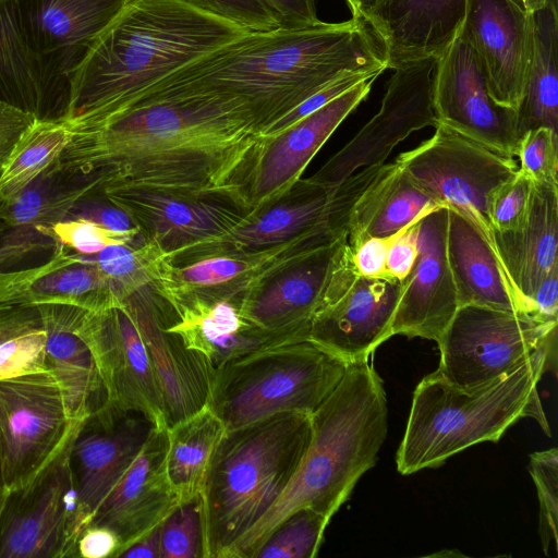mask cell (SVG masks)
<instances>
[{
    "label": "cell",
    "mask_w": 558,
    "mask_h": 558,
    "mask_svg": "<svg viewBox=\"0 0 558 558\" xmlns=\"http://www.w3.org/2000/svg\"><path fill=\"white\" fill-rule=\"evenodd\" d=\"M263 132L240 99L143 90L75 133L46 174L89 177L101 194L144 190L220 199L246 211L244 189L264 148Z\"/></svg>",
    "instance_id": "obj_1"
},
{
    "label": "cell",
    "mask_w": 558,
    "mask_h": 558,
    "mask_svg": "<svg viewBox=\"0 0 558 558\" xmlns=\"http://www.w3.org/2000/svg\"><path fill=\"white\" fill-rule=\"evenodd\" d=\"M386 69L371 27L352 17L250 32L150 86L240 99L263 123L265 135L280 118L336 80Z\"/></svg>",
    "instance_id": "obj_2"
},
{
    "label": "cell",
    "mask_w": 558,
    "mask_h": 558,
    "mask_svg": "<svg viewBox=\"0 0 558 558\" xmlns=\"http://www.w3.org/2000/svg\"><path fill=\"white\" fill-rule=\"evenodd\" d=\"M250 32L184 0H131L72 70L57 120L73 136L132 95Z\"/></svg>",
    "instance_id": "obj_3"
},
{
    "label": "cell",
    "mask_w": 558,
    "mask_h": 558,
    "mask_svg": "<svg viewBox=\"0 0 558 558\" xmlns=\"http://www.w3.org/2000/svg\"><path fill=\"white\" fill-rule=\"evenodd\" d=\"M387 418L383 380L371 355L349 363L338 386L311 414V440L289 485L227 558H252L266 536L298 509L310 508L330 520L375 465Z\"/></svg>",
    "instance_id": "obj_4"
},
{
    "label": "cell",
    "mask_w": 558,
    "mask_h": 558,
    "mask_svg": "<svg viewBox=\"0 0 558 558\" xmlns=\"http://www.w3.org/2000/svg\"><path fill=\"white\" fill-rule=\"evenodd\" d=\"M554 340L511 373L474 387L451 384L436 371L416 386L397 469L409 475L438 468L451 456L483 441L497 442L520 418L532 417L550 437L537 384L555 366Z\"/></svg>",
    "instance_id": "obj_5"
},
{
    "label": "cell",
    "mask_w": 558,
    "mask_h": 558,
    "mask_svg": "<svg viewBox=\"0 0 558 558\" xmlns=\"http://www.w3.org/2000/svg\"><path fill=\"white\" fill-rule=\"evenodd\" d=\"M311 434V414L302 412H280L225 430L201 493L205 558H227L275 505L303 460Z\"/></svg>",
    "instance_id": "obj_6"
},
{
    "label": "cell",
    "mask_w": 558,
    "mask_h": 558,
    "mask_svg": "<svg viewBox=\"0 0 558 558\" xmlns=\"http://www.w3.org/2000/svg\"><path fill=\"white\" fill-rule=\"evenodd\" d=\"M348 363L311 340L252 351L210 372L207 404L226 429L280 412L312 414Z\"/></svg>",
    "instance_id": "obj_7"
},
{
    "label": "cell",
    "mask_w": 558,
    "mask_h": 558,
    "mask_svg": "<svg viewBox=\"0 0 558 558\" xmlns=\"http://www.w3.org/2000/svg\"><path fill=\"white\" fill-rule=\"evenodd\" d=\"M381 166L362 169L339 184L300 179L286 196L247 214L230 230L173 252L170 263L181 265L207 256L270 247L317 229L347 232L353 205Z\"/></svg>",
    "instance_id": "obj_8"
},
{
    "label": "cell",
    "mask_w": 558,
    "mask_h": 558,
    "mask_svg": "<svg viewBox=\"0 0 558 558\" xmlns=\"http://www.w3.org/2000/svg\"><path fill=\"white\" fill-rule=\"evenodd\" d=\"M558 319L481 305L459 306L438 340L436 372L469 388L502 377L557 340Z\"/></svg>",
    "instance_id": "obj_9"
},
{
    "label": "cell",
    "mask_w": 558,
    "mask_h": 558,
    "mask_svg": "<svg viewBox=\"0 0 558 558\" xmlns=\"http://www.w3.org/2000/svg\"><path fill=\"white\" fill-rule=\"evenodd\" d=\"M396 161L430 198L465 217L495 252L488 202L493 192L518 172L514 157L436 124L429 138L400 154Z\"/></svg>",
    "instance_id": "obj_10"
},
{
    "label": "cell",
    "mask_w": 558,
    "mask_h": 558,
    "mask_svg": "<svg viewBox=\"0 0 558 558\" xmlns=\"http://www.w3.org/2000/svg\"><path fill=\"white\" fill-rule=\"evenodd\" d=\"M80 429L31 480L11 490L0 520V558L77 557L81 532L71 449Z\"/></svg>",
    "instance_id": "obj_11"
},
{
    "label": "cell",
    "mask_w": 558,
    "mask_h": 558,
    "mask_svg": "<svg viewBox=\"0 0 558 558\" xmlns=\"http://www.w3.org/2000/svg\"><path fill=\"white\" fill-rule=\"evenodd\" d=\"M71 421L48 372L0 380L2 484L14 490L41 470L83 426Z\"/></svg>",
    "instance_id": "obj_12"
},
{
    "label": "cell",
    "mask_w": 558,
    "mask_h": 558,
    "mask_svg": "<svg viewBox=\"0 0 558 558\" xmlns=\"http://www.w3.org/2000/svg\"><path fill=\"white\" fill-rule=\"evenodd\" d=\"M438 58L396 66L372 119L311 178L339 184L353 173L385 163L392 149L416 132L437 124L433 90Z\"/></svg>",
    "instance_id": "obj_13"
},
{
    "label": "cell",
    "mask_w": 558,
    "mask_h": 558,
    "mask_svg": "<svg viewBox=\"0 0 558 558\" xmlns=\"http://www.w3.org/2000/svg\"><path fill=\"white\" fill-rule=\"evenodd\" d=\"M401 282L359 276L351 247L313 316L308 340L348 364L369 356L392 335Z\"/></svg>",
    "instance_id": "obj_14"
},
{
    "label": "cell",
    "mask_w": 558,
    "mask_h": 558,
    "mask_svg": "<svg viewBox=\"0 0 558 558\" xmlns=\"http://www.w3.org/2000/svg\"><path fill=\"white\" fill-rule=\"evenodd\" d=\"M343 233L317 229L270 247L207 256L181 265L168 262L150 290L167 304L190 296L238 304L274 275Z\"/></svg>",
    "instance_id": "obj_15"
},
{
    "label": "cell",
    "mask_w": 558,
    "mask_h": 558,
    "mask_svg": "<svg viewBox=\"0 0 558 558\" xmlns=\"http://www.w3.org/2000/svg\"><path fill=\"white\" fill-rule=\"evenodd\" d=\"M75 330L88 345L109 405L145 413L168 427L163 399L146 345L125 300L121 305L81 308Z\"/></svg>",
    "instance_id": "obj_16"
},
{
    "label": "cell",
    "mask_w": 558,
    "mask_h": 558,
    "mask_svg": "<svg viewBox=\"0 0 558 558\" xmlns=\"http://www.w3.org/2000/svg\"><path fill=\"white\" fill-rule=\"evenodd\" d=\"M433 101L437 124L515 157L520 140L517 111L495 101L478 54L459 35L438 58Z\"/></svg>",
    "instance_id": "obj_17"
},
{
    "label": "cell",
    "mask_w": 558,
    "mask_h": 558,
    "mask_svg": "<svg viewBox=\"0 0 558 558\" xmlns=\"http://www.w3.org/2000/svg\"><path fill=\"white\" fill-rule=\"evenodd\" d=\"M156 427L141 411L107 403L81 427L71 449L81 535Z\"/></svg>",
    "instance_id": "obj_18"
},
{
    "label": "cell",
    "mask_w": 558,
    "mask_h": 558,
    "mask_svg": "<svg viewBox=\"0 0 558 558\" xmlns=\"http://www.w3.org/2000/svg\"><path fill=\"white\" fill-rule=\"evenodd\" d=\"M377 77H368L280 133L265 136L262 154L247 178L248 214L286 196L342 121L367 97Z\"/></svg>",
    "instance_id": "obj_19"
},
{
    "label": "cell",
    "mask_w": 558,
    "mask_h": 558,
    "mask_svg": "<svg viewBox=\"0 0 558 558\" xmlns=\"http://www.w3.org/2000/svg\"><path fill=\"white\" fill-rule=\"evenodd\" d=\"M448 209L436 208L417 221V256L401 282L392 335L438 342L459 302L447 257Z\"/></svg>",
    "instance_id": "obj_20"
},
{
    "label": "cell",
    "mask_w": 558,
    "mask_h": 558,
    "mask_svg": "<svg viewBox=\"0 0 558 558\" xmlns=\"http://www.w3.org/2000/svg\"><path fill=\"white\" fill-rule=\"evenodd\" d=\"M459 36L478 54L495 101L517 111L532 52V14L510 0H466Z\"/></svg>",
    "instance_id": "obj_21"
},
{
    "label": "cell",
    "mask_w": 558,
    "mask_h": 558,
    "mask_svg": "<svg viewBox=\"0 0 558 558\" xmlns=\"http://www.w3.org/2000/svg\"><path fill=\"white\" fill-rule=\"evenodd\" d=\"M167 429H154L89 521L88 526H105L118 536L120 548L114 558L159 526L180 504L166 472Z\"/></svg>",
    "instance_id": "obj_22"
},
{
    "label": "cell",
    "mask_w": 558,
    "mask_h": 558,
    "mask_svg": "<svg viewBox=\"0 0 558 558\" xmlns=\"http://www.w3.org/2000/svg\"><path fill=\"white\" fill-rule=\"evenodd\" d=\"M349 250L347 233L318 246L238 302L243 318L264 329H298L311 323L332 276Z\"/></svg>",
    "instance_id": "obj_23"
},
{
    "label": "cell",
    "mask_w": 558,
    "mask_h": 558,
    "mask_svg": "<svg viewBox=\"0 0 558 558\" xmlns=\"http://www.w3.org/2000/svg\"><path fill=\"white\" fill-rule=\"evenodd\" d=\"M102 195L130 217L143 241L156 240L168 257L230 230L248 214L215 198H184L144 190L110 191Z\"/></svg>",
    "instance_id": "obj_24"
},
{
    "label": "cell",
    "mask_w": 558,
    "mask_h": 558,
    "mask_svg": "<svg viewBox=\"0 0 558 558\" xmlns=\"http://www.w3.org/2000/svg\"><path fill=\"white\" fill-rule=\"evenodd\" d=\"M168 305L175 319L166 324L165 329L202 356L210 372L232 357L255 350L308 340V333L303 330H269L253 325L231 301L190 296Z\"/></svg>",
    "instance_id": "obj_25"
},
{
    "label": "cell",
    "mask_w": 558,
    "mask_h": 558,
    "mask_svg": "<svg viewBox=\"0 0 558 558\" xmlns=\"http://www.w3.org/2000/svg\"><path fill=\"white\" fill-rule=\"evenodd\" d=\"M145 289L125 299V303L146 345L170 427L207 404L210 368L177 335L165 329L161 307Z\"/></svg>",
    "instance_id": "obj_26"
},
{
    "label": "cell",
    "mask_w": 558,
    "mask_h": 558,
    "mask_svg": "<svg viewBox=\"0 0 558 558\" xmlns=\"http://www.w3.org/2000/svg\"><path fill=\"white\" fill-rule=\"evenodd\" d=\"M466 0H378L366 23L383 48L387 69L439 58L458 37Z\"/></svg>",
    "instance_id": "obj_27"
},
{
    "label": "cell",
    "mask_w": 558,
    "mask_h": 558,
    "mask_svg": "<svg viewBox=\"0 0 558 558\" xmlns=\"http://www.w3.org/2000/svg\"><path fill=\"white\" fill-rule=\"evenodd\" d=\"M131 0H13L29 46L70 71Z\"/></svg>",
    "instance_id": "obj_28"
},
{
    "label": "cell",
    "mask_w": 558,
    "mask_h": 558,
    "mask_svg": "<svg viewBox=\"0 0 558 558\" xmlns=\"http://www.w3.org/2000/svg\"><path fill=\"white\" fill-rule=\"evenodd\" d=\"M123 302L96 265L76 260L64 246L41 266L0 272V306L69 304L95 311Z\"/></svg>",
    "instance_id": "obj_29"
},
{
    "label": "cell",
    "mask_w": 558,
    "mask_h": 558,
    "mask_svg": "<svg viewBox=\"0 0 558 558\" xmlns=\"http://www.w3.org/2000/svg\"><path fill=\"white\" fill-rule=\"evenodd\" d=\"M69 77L70 71L62 62L29 46L13 0H0V100L38 118L52 104L64 111Z\"/></svg>",
    "instance_id": "obj_30"
},
{
    "label": "cell",
    "mask_w": 558,
    "mask_h": 558,
    "mask_svg": "<svg viewBox=\"0 0 558 558\" xmlns=\"http://www.w3.org/2000/svg\"><path fill=\"white\" fill-rule=\"evenodd\" d=\"M46 330L45 365L59 385L71 421H86L106 402L94 356L75 330L80 306H37Z\"/></svg>",
    "instance_id": "obj_31"
},
{
    "label": "cell",
    "mask_w": 558,
    "mask_h": 558,
    "mask_svg": "<svg viewBox=\"0 0 558 558\" xmlns=\"http://www.w3.org/2000/svg\"><path fill=\"white\" fill-rule=\"evenodd\" d=\"M558 184L532 182L523 225L493 233L494 248L508 278L534 312L531 300L541 280L558 267ZM536 314V313H535Z\"/></svg>",
    "instance_id": "obj_32"
},
{
    "label": "cell",
    "mask_w": 558,
    "mask_h": 558,
    "mask_svg": "<svg viewBox=\"0 0 558 558\" xmlns=\"http://www.w3.org/2000/svg\"><path fill=\"white\" fill-rule=\"evenodd\" d=\"M44 174L14 197L0 202V222L7 231L0 238V266L17 263L43 250L58 247L52 227L66 219L82 198L97 191V182L61 190Z\"/></svg>",
    "instance_id": "obj_33"
},
{
    "label": "cell",
    "mask_w": 558,
    "mask_h": 558,
    "mask_svg": "<svg viewBox=\"0 0 558 558\" xmlns=\"http://www.w3.org/2000/svg\"><path fill=\"white\" fill-rule=\"evenodd\" d=\"M447 209V257L459 306L473 304L533 313L483 234L465 217Z\"/></svg>",
    "instance_id": "obj_34"
},
{
    "label": "cell",
    "mask_w": 558,
    "mask_h": 558,
    "mask_svg": "<svg viewBox=\"0 0 558 558\" xmlns=\"http://www.w3.org/2000/svg\"><path fill=\"white\" fill-rule=\"evenodd\" d=\"M439 207L397 161L384 163L349 214L348 243L354 247L367 238L391 236Z\"/></svg>",
    "instance_id": "obj_35"
},
{
    "label": "cell",
    "mask_w": 558,
    "mask_h": 558,
    "mask_svg": "<svg viewBox=\"0 0 558 558\" xmlns=\"http://www.w3.org/2000/svg\"><path fill=\"white\" fill-rule=\"evenodd\" d=\"M533 43L524 92L517 110L518 131L558 126V12L549 7L532 14Z\"/></svg>",
    "instance_id": "obj_36"
},
{
    "label": "cell",
    "mask_w": 558,
    "mask_h": 558,
    "mask_svg": "<svg viewBox=\"0 0 558 558\" xmlns=\"http://www.w3.org/2000/svg\"><path fill=\"white\" fill-rule=\"evenodd\" d=\"M225 430L208 404L168 427L166 472L180 502L201 496L211 457Z\"/></svg>",
    "instance_id": "obj_37"
},
{
    "label": "cell",
    "mask_w": 558,
    "mask_h": 558,
    "mask_svg": "<svg viewBox=\"0 0 558 558\" xmlns=\"http://www.w3.org/2000/svg\"><path fill=\"white\" fill-rule=\"evenodd\" d=\"M57 119L37 118L14 145L0 173V202L8 201L44 175L72 141Z\"/></svg>",
    "instance_id": "obj_38"
},
{
    "label": "cell",
    "mask_w": 558,
    "mask_h": 558,
    "mask_svg": "<svg viewBox=\"0 0 558 558\" xmlns=\"http://www.w3.org/2000/svg\"><path fill=\"white\" fill-rule=\"evenodd\" d=\"M74 256L78 262L96 265L123 301L151 287L170 262L156 240L144 241L137 247L113 244L94 254L74 253Z\"/></svg>",
    "instance_id": "obj_39"
},
{
    "label": "cell",
    "mask_w": 558,
    "mask_h": 558,
    "mask_svg": "<svg viewBox=\"0 0 558 558\" xmlns=\"http://www.w3.org/2000/svg\"><path fill=\"white\" fill-rule=\"evenodd\" d=\"M329 521L310 508L298 509L266 536L252 558H314Z\"/></svg>",
    "instance_id": "obj_40"
},
{
    "label": "cell",
    "mask_w": 558,
    "mask_h": 558,
    "mask_svg": "<svg viewBox=\"0 0 558 558\" xmlns=\"http://www.w3.org/2000/svg\"><path fill=\"white\" fill-rule=\"evenodd\" d=\"M160 558H205L201 496L180 502L159 526Z\"/></svg>",
    "instance_id": "obj_41"
},
{
    "label": "cell",
    "mask_w": 558,
    "mask_h": 558,
    "mask_svg": "<svg viewBox=\"0 0 558 558\" xmlns=\"http://www.w3.org/2000/svg\"><path fill=\"white\" fill-rule=\"evenodd\" d=\"M530 473L539 501V534L544 553L557 551L558 450L551 448L530 456Z\"/></svg>",
    "instance_id": "obj_42"
},
{
    "label": "cell",
    "mask_w": 558,
    "mask_h": 558,
    "mask_svg": "<svg viewBox=\"0 0 558 558\" xmlns=\"http://www.w3.org/2000/svg\"><path fill=\"white\" fill-rule=\"evenodd\" d=\"M515 156L519 172L535 183L558 184V133L546 126L525 131Z\"/></svg>",
    "instance_id": "obj_43"
},
{
    "label": "cell",
    "mask_w": 558,
    "mask_h": 558,
    "mask_svg": "<svg viewBox=\"0 0 558 558\" xmlns=\"http://www.w3.org/2000/svg\"><path fill=\"white\" fill-rule=\"evenodd\" d=\"M52 238L59 246L82 254H94L113 244H134L138 233L117 232L82 218H66L52 227ZM57 247V248H58Z\"/></svg>",
    "instance_id": "obj_44"
},
{
    "label": "cell",
    "mask_w": 558,
    "mask_h": 558,
    "mask_svg": "<svg viewBox=\"0 0 558 558\" xmlns=\"http://www.w3.org/2000/svg\"><path fill=\"white\" fill-rule=\"evenodd\" d=\"M532 182L518 172L498 186L489 197L488 218L493 231L519 229L526 219Z\"/></svg>",
    "instance_id": "obj_45"
},
{
    "label": "cell",
    "mask_w": 558,
    "mask_h": 558,
    "mask_svg": "<svg viewBox=\"0 0 558 558\" xmlns=\"http://www.w3.org/2000/svg\"><path fill=\"white\" fill-rule=\"evenodd\" d=\"M45 328L15 336L0 344V380L48 372L45 365Z\"/></svg>",
    "instance_id": "obj_46"
},
{
    "label": "cell",
    "mask_w": 558,
    "mask_h": 558,
    "mask_svg": "<svg viewBox=\"0 0 558 558\" xmlns=\"http://www.w3.org/2000/svg\"><path fill=\"white\" fill-rule=\"evenodd\" d=\"M184 1L253 32H266L281 26L279 16L264 0Z\"/></svg>",
    "instance_id": "obj_47"
},
{
    "label": "cell",
    "mask_w": 558,
    "mask_h": 558,
    "mask_svg": "<svg viewBox=\"0 0 558 558\" xmlns=\"http://www.w3.org/2000/svg\"><path fill=\"white\" fill-rule=\"evenodd\" d=\"M380 74V72L353 73L336 80L335 82L325 86L317 93L313 94L311 97L306 98L293 110H291L286 116L280 118L267 130L265 136L280 133L284 129L289 128L300 119L306 117L307 114L325 106L326 104H328L342 93L347 92L351 87L355 86L360 82L368 77H378Z\"/></svg>",
    "instance_id": "obj_48"
},
{
    "label": "cell",
    "mask_w": 558,
    "mask_h": 558,
    "mask_svg": "<svg viewBox=\"0 0 558 558\" xmlns=\"http://www.w3.org/2000/svg\"><path fill=\"white\" fill-rule=\"evenodd\" d=\"M417 221L390 236L386 257L388 279L402 282L411 271L417 256Z\"/></svg>",
    "instance_id": "obj_49"
},
{
    "label": "cell",
    "mask_w": 558,
    "mask_h": 558,
    "mask_svg": "<svg viewBox=\"0 0 558 558\" xmlns=\"http://www.w3.org/2000/svg\"><path fill=\"white\" fill-rule=\"evenodd\" d=\"M68 218H82L117 232L138 233V228L119 207L106 202L84 197L69 213Z\"/></svg>",
    "instance_id": "obj_50"
},
{
    "label": "cell",
    "mask_w": 558,
    "mask_h": 558,
    "mask_svg": "<svg viewBox=\"0 0 558 558\" xmlns=\"http://www.w3.org/2000/svg\"><path fill=\"white\" fill-rule=\"evenodd\" d=\"M390 236L367 238L351 247V262L354 271L366 278H387L386 257ZM388 279V278H387Z\"/></svg>",
    "instance_id": "obj_51"
},
{
    "label": "cell",
    "mask_w": 558,
    "mask_h": 558,
    "mask_svg": "<svg viewBox=\"0 0 558 558\" xmlns=\"http://www.w3.org/2000/svg\"><path fill=\"white\" fill-rule=\"evenodd\" d=\"M38 117L0 100V173L14 145Z\"/></svg>",
    "instance_id": "obj_52"
},
{
    "label": "cell",
    "mask_w": 558,
    "mask_h": 558,
    "mask_svg": "<svg viewBox=\"0 0 558 558\" xmlns=\"http://www.w3.org/2000/svg\"><path fill=\"white\" fill-rule=\"evenodd\" d=\"M43 327L37 306H0V344L15 336Z\"/></svg>",
    "instance_id": "obj_53"
},
{
    "label": "cell",
    "mask_w": 558,
    "mask_h": 558,
    "mask_svg": "<svg viewBox=\"0 0 558 558\" xmlns=\"http://www.w3.org/2000/svg\"><path fill=\"white\" fill-rule=\"evenodd\" d=\"M120 548L118 536L105 526H88L80 536L77 556L83 558L116 557Z\"/></svg>",
    "instance_id": "obj_54"
},
{
    "label": "cell",
    "mask_w": 558,
    "mask_h": 558,
    "mask_svg": "<svg viewBox=\"0 0 558 558\" xmlns=\"http://www.w3.org/2000/svg\"><path fill=\"white\" fill-rule=\"evenodd\" d=\"M279 16L281 26L299 27L319 23V0H264Z\"/></svg>",
    "instance_id": "obj_55"
},
{
    "label": "cell",
    "mask_w": 558,
    "mask_h": 558,
    "mask_svg": "<svg viewBox=\"0 0 558 558\" xmlns=\"http://www.w3.org/2000/svg\"><path fill=\"white\" fill-rule=\"evenodd\" d=\"M536 314L558 319V267L551 269L536 287L532 300Z\"/></svg>",
    "instance_id": "obj_56"
},
{
    "label": "cell",
    "mask_w": 558,
    "mask_h": 558,
    "mask_svg": "<svg viewBox=\"0 0 558 558\" xmlns=\"http://www.w3.org/2000/svg\"><path fill=\"white\" fill-rule=\"evenodd\" d=\"M159 526L130 545L117 558H160Z\"/></svg>",
    "instance_id": "obj_57"
},
{
    "label": "cell",
    "mask_w": 558,
    "mask_h": 558,
    "mask_svg": "<svg viewBox=\"0 0 558 558\" xmlns=\"http://www.w3.org/2000/svg\"><path fill=\"white\" fill-rule=\"evenodd\" d=\"M353 17L362 19L366 22L369 13L376 5L378 0H347Z\"/></svg>",
    "instance_id": "obj_58"
},
{
    "label": "cell",
    "mask_w": 558,
    "mask_h": 558,
    "mask_svg": "<svg viewBox=\"0 0 558 558\" xmlns=\"http://www.w3.org/2000/svg\"><path fill=\"white\" fill-rule=\"evenodd\" d=\"M521 11L526 14H533L546 7V0H510Z\"/></svg>",
    "instance_id": "obj_59"
},
{
    "label": "cell",
    "mask_w": 558,
    "mask_h": 558,
    "mask_svg": "<svg viewBox=\"0 0 558 558\" xmlns=\"http://www.w3.org/2000/svg\"><path fill=\"white\" fill-rule=\"evenodd\" d=\"M10 493H11V489L9 487H7L3 484L0 485V520H1L2 512L5 508L8 498L10 496Z\"/></svg>",
    "instance_id": "obj_60"
},
{
    "label": "cell",
    "mask_w": 558,
    "mask_h": 558,
    "mask_svg": "<svg viewBox=\"0 0 558 558\" xmlns=\"http://www.w3.org/2000/svg\"><path fill=\"white\" fill-rule=\"evenodd\" d=\"M557 0H546V5L549 7L551 10L557 11ZM558 12V11H557Z\"/></svg>",
    "instance_id": "obj_61"
},
{
    "label": "cell",
    "mask_w": 558,
    "mask_h": 558,
    "mask_svg": "<svg viewBox=\"0 0 558 558\" xmlns=\"http://www.w3.org/2000/svg\"><path fill=\"white\" fill-rule=\"evenodd\" d=\"M0 485H2V478H1V458H0Z\"/></svg>",
    "instance_id": "obj_62"
},
{
    "label": "cell",
    "mask_w": 558,
    "mask_h": 558,
    "mask_svg": "<svg viewBox=\"0 0 558 558\" xmlns=\"http://www.w3.org/2000/svg\"><path fill=\"white\" fill-rule=\"evenodd\" d=\"M0 228H1V223H0Z\"/></svg>",
    "instance_id": "obj_63"
}]
</instances>
